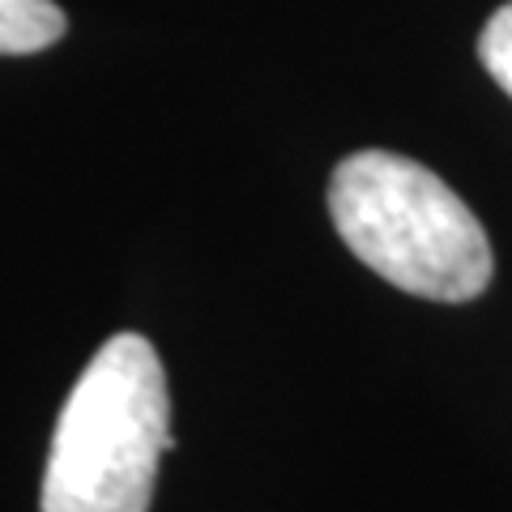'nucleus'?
<instances>
[{
    "instance_id": "4",
    "label": "nucleus",
    "mask_w": 512,
    "mask_h": 512,
    "mask_svg": "<svg viewBox=\"0 0 512 512\" xmlns=\"http://www.w3.org/2000/svg\"><path fill=\"white\" fill-rule=\"evenodd\" d=\"M478 60L500 82V90L512 94V0L491 13V22L478 35Z\"/></svg>"
},
{
    "instance_id": "2",
    "label": "nucleus",
    "mask_w": 512,
    "mask_h": 512,
    "mask_svg": "<svg viewBox=\"0 0 512 512\" xmlns=\"http://www.w3.org/2000/svg\"><path fill=\"white\" fill-rule=\"evenodd\" d=\"M158 350L116 333L90 359L60 410L43 474V512H150L158 457L171 440Z\"/></svg>"
},
{
    "instance_id": "1",
    "label": "nucleus",
    "mask_w": 512,
    "mask_h": 512,
    "mask_svg": "<svg viewBox=\"0 0 512 512\" xmlns=\"http://www.w3.org/2000/svg\"><path fill=\"white\" fill-rule=\"evenodd\" d=\"M329 214L359 261L436 303H466L491 282V244L474 210L436 171L389 150H359L329 180Z\"/></svg>"
},
{
    "instance_id": "3",
    "label": "nucleus",
    "mask_w": 512,
    "mask_h": 512,
    "mask_svg": "<svg viewBox=\"0 0 512 512\" xmlns=\"http://www.w3.org/2000/svg\"><path fill=\"white\" fill-rule=\"evenodd\" d=\"M64 35L56 0H0V56L43 52Z\"/></svg>"
}]
</instances>
